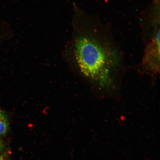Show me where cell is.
Instances as JSON below:
<instances>
[{"label":"cell","mask_w":160,"mask_h":160,"mask_svg":"<svg viewBox=\"0 0 160 160\" xmlns=\"http://www.w3.org/2000/svg\"><path fill=\"white\" fill-rule=\"evenodd\" d=\"M89 20L76 39V59L83 74L104 85L111 69L119 64L121 51L107 27L92 17Z\"/></svg>","instance_id":"6da1fadb"},{"label":"cell","mask_w":160,"mask_h":160,"mask_svg":"<svg viewBox=\"0 0 160 160\" xmlns=\"http://www.w3.org/2000/svg\"><path fill=\"white\" fill-rule=\"evenodd\" d=\"M8 119L5 113L0 108V136L6 134L8 131Z\"/></svg>","instance_id":"7a4b0ae2"},{"label":"cell","mask_w":160,"mask_h":160,"mask_svg":"<svg viewBox=\"0 0 160 160\" xmlns=\"http://www.w3.org/2000/svg\"><path fill=\"white\" fill-rule=\"evenodd\" d=\"M4 148V145L2 142L1 140H0V152L2 151Z\"/></svg>","instance_id":"3957f363"},{"label":"cell","mask_w":160,"mask_h":160,"mask_svg":"<svg viewBox=\"0 0 160 160\" xmlns=\"http://www.w3.org/2000/svg\"><path fill=\"white\" fill-rule=\"evenodd\" d=\"M0 160H6L5 158L3 156H2L0 157Z\"/></svg>","instance_id":"277c9868"}]
</instances>
